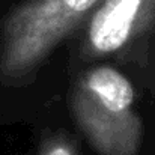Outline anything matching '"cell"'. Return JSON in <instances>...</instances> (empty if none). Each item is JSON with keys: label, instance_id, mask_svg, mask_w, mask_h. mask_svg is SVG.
Wrapping results in <instances>:
<instances>
[{"label": "cell", "instance_id": "1", "mask_svg": "<svg viewBox=\"0 0 155 155\" xmlns=\"http://www.w3.org/2000/svg\"><path fill=\"white\" fill-rule=\"evenodd\" d=\"M145 0H107L94 15L89 39L101 53L120 48L130 38Z\"/></svg>", "mask_w": 155, "mask_h": 155}, {"label": "cell", "instance_id": "2", "mask_svg": "<svg viewBox=\"0 0 155 155\" xmlns=\"http://www.w3.org/2000/svg\"><path fill=\"white\" fill-rule=\"evenodd\" d=\"M86 84L100 103L111 113H125L134 101L130 81L113 68H97L86 77Z\"/></svg>", "mask_w": 155, "mask_h": 155}, {"label": "cell", "instance_id": "3", "mask_svg": "<svg viewBox=\"0 0 155 155\" xmlns=\"http://www.w3.org/2000/svg\"><path fill=\"white\" fill-rule=\"evenodd\" d=\"M62 2L69 9L71 14H83L97 3V0H62Z\"/></svg>", "mask_w": 155, "mask_h": 155}, {"label": "cell", "instance_id": "4", "mask_svg": "<svg viewBox=\"0 0 155 155\" xmlns=\"http://www.w3.org/2000/svg\"><path fill=\"white\" fill-rule=\"evenodd\" d=\"M47 155H72L69 152V149H66L65 146H56Z\"/></svg>", "mask_w": 155, "mask_h": 155}]
</instances>
